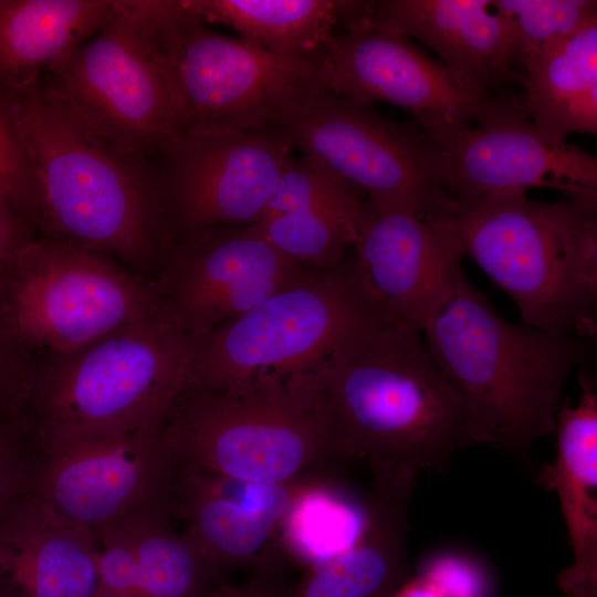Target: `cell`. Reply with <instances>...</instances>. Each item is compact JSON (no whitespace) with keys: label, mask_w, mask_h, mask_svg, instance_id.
Segmentation results:
<instances>
[{"label":"cell","mask_w":597,"mask_h":597,"mask_svg":"<svg viewBox=\"0 0 597 597\" xmlns=\"http://www.w3.org/2000/svg\"><path fill=\"white\" fill-rule=\"evenodd\" d=\"M396 324L369 291L354 254L313 272L243 315L191 336V388L261 374L296 376L364 347Z\"/></svg>","instance_id":"6"},{"label":"cell","mask_w":597,"mask_h":597,"mask_svg":"<svg viewBox=\"0 0 597 597\" xmlns=\"http://www.w3.org/2000/svg\"><path fill=\"white\" fill-rule=\"evenodd\" d=\"M415 478L374 476L352 544L312 564L284 597H391L409 577L407 505Z\"/></svg>","instance_id":"23"},{"label":"cell","mask_w":597,"mask_h":597,"mask_svg":"<svg viewBox=\"0 0 597 597\" xmlns=\"http://www.w3.org/2000/svg\"><path fill=\"white\" fill-rule=\"evenodd\" d=\"M38 444L28 446L0 430V514L31 485Z\"/></svg>","instance_id":"32"},{"label":"cell","mask_w":597,"mask_h":597,"mask_svg":"<svg viewBox=\"0 0 597 597\" xmlns=\"http://www.w3.org/2000/svg\"><path fill=\"white\" fill-rule=\"evenodd\" d=\"M491 4L512 20L521 63L528 52L597 21L593 0H491Z\"/></svg>","instance_id":"28"},{"label":"cell","mask_w":597,"mask_h":597,"mask_svg":"<svg viewBox=\"0 0 597 597\" xmlns=\"http://www.w3.org/2000/svg\"><path fill=\"white\" fill-rule=\"evenodd\" d=\"M521 65L524 106L546 144L597 134V21L528 52Z\"/></svg>","instance_id":"24"},{"label":"cell","mask_w":597,"mask_h":597,"mask_svg":"<svg viewBox=\"0 0 597 597\" xmlns=\"http://www.w3.org/2000/svg\"><path fill=\"white\" fill-rule=\"evenodd\" d=\"M202 597H280V595L272 584L260 578H253L250 584L240 587L223 583Z\"/></svg>","instance_id":"34"},{"label":"cell","mask_w":597,"mask_h":597,"mask_svg":"<svg viewBox=\"0 0 597 597\" xmlns=\"http://www.w3.org/2000/svg\"><path fill=\"white\" fill-rule=\"evenodd\" d=\"M440 148L454 201L553 188L567 198L597 199V159L567 144H546L523 98L507 95L479 123L436 119L418 125Z\"/></svg>","instance_id":"13"},{"label":"cell","mask_w":597,"mask_h":597,"mask_svg":"<svg viewBox=\"0 0 597 597\" xmlns=\"http://www.w3.org/2000/svg\"><path fill=\"white\" fill-rule=\"evenodd\" d=\"M343 458H366L373 474L442 470L488 433L431 359L421 333L399 324L312 374Z\"/></svg>","instance_id":"2"},{"label":"cell","mask_w":597,"mask_h":597,"mask_svg":"<svg viewBox=\"0 0 597 597\" xmlns=\"http://www.w3.org/2000/svg\"><path fill=\"white\" fill-rule=\"evenodd\" d=\"M293 149L353 184L371 205L425 221L455 206L440 148L412 122H397L373 104L324 92L286 128Z\"/></svg>","instance_id":"11"},{"label":"cell","mask_w":597,"mask_h":597,"mask_svg":"<svg viewBox=\"0 0 597 597\" xmlns=\"http://www.w3.org/2000/svg\"><path fill=\"white\" fill-rule=\"evenodd\" d=\"M163 430L57 436L36 442L31 489L70 521L93 532L165 505L174 464Z\"/></svg>","instance_id":"14"},{"label":"cell","mask_w":597,"mask_h":597,"mask_svg":"<svg viewBox=\"0 0 597 597\" xmlns=\"http://www.w3.org/2000/svg\"><path fill=\"white\" fill-rule=\"evenodd\" d=\"M169 516L149 507L97 535L94 597H202L223 584L221 568Z\"/></svg>","instance_id":"20"},{"label":"cell","mask_w":597,"mask_h":597,"mask_svg":"<svg viewBox=\"0 0 597 597\" xmlns=\"http://www.w3.org/2000/svg\"><path fill=\"white\" fill-rule=\"evenodd\" d=\"M95 533L31 485L0 514V590L7 597H94Z\"/></svg>","instance_id":"21"},{"label":"cell","mask_w":597,"mask_h":597,"mask_svg":"<svg viewBox=\"0 0 597 597\" xmlns=\"http://www.w3.org/2000/svg\"><path fill=\"white\" fill-rule=\"evenodd\" d=\"M160 205L172 240L256 223L293 147L285 130H186L159 147Z\"/></svg>","instance_id":"12"},{"label":"cell","mask_w":597,"mask_h":597,"mask_svg":"<svg viewBox=\"0 0 597 597\" xmlns=\"http://www.w3.org/2000/svg\"><path fill=\"white\" fill-rule=\"evenodd\" d=\"M423 334L490 444L528 461L532 444L553 432L564 383L585 358L580 337L512 324L463 273Z\"/></svg>","instance_id":"4"},{"label":"cell","mask_w":597,"mask_h":597,"mask_svg":"<svg viewBox=\"0 0 597 597\" xmlns=\"http://www.w3.org/2000/svg\"><path fill=\"white\" fill-rule=\"evenodd\" d=\"M205 23L227 25L264 50L321 53L343 28L367 17L370 1L353 0H176Z\"/></svg>","instance_id":"26"},{"label":"cell","mask_w":597,"mask_h":597,"mask_svg":"<svg viewBox=\"0 0 597 597\" xmlns=\"http://www.w3.org/2000/svg\"><path fill=\"white\" fill-rule=\"evenodd\" d=\"M114 0H0V85L35 86L107 20Z\"/></svg>","instance_id":"25"},{"label":"cell","mask_w":597,"mask_h":597,"mask_svg":"<svg viewBox=\"0 0 597 597\" xmlns=\"http://www.w3.org/2000/svg\"><path fill=\"white\" fill-rule=\"evenodd\" d=\"M576 406L561 404L554 420L556 458L536 482L557 494L573 549V563L557 584L568 597L597 596V392L579 370Z\"/></svg>","instance_id":"22"},{"label":"cell","mask_w":597,"mask_h":597,"mask_svg":"<svg viewBox=\"0 0 597 597\" xmlns=\"http://www.w3.org/2000/svg\"><path fill=\"white\" fill-rule=\"evenodd\" d=\"M174 469L255 485L294 482L343 458L312 374H261L217 389L190 388L163 431Z\"/></svg>","instance_id":"5"},{"label":"cell","mask_w":597,"mask_h":597,"mask_svg":"<svg viewBox=\"0 0 597 597\" xmlns=\"http://www.w3.org/2000/svg\"><path fill=\"white\" fill-rule=\"evenodd\" d=\"M174 75L181 132L286 130L327 91L322 52H271L185 11Z\"/></svg>","instance_id":"10"},{"label":"cell","mask_w":597,"mask_h":597,"mask_svg":"<svg viewBox=\"0 0 597 597\" xmlns=\"http://www.w3.org/2000/svg\"><path fill=\"white\" fill-rule=\"evenodd\" d=\"M391 597H438L433 589L418 575L408 577Z\"/></svg>","instance_id":"35"},{"label":"cell","mask_w":597,"mask_h":597,"mask_svg":"<svg viewBox=\"0 0 597 597\" xmlns=\"http://www.w3.org/2000/svg\"><path fill=\"white\" fill-rule=\"evenodd\" d=\"M0 597H7V596L0 590Z\"/></svg>","instance_id":"36"},{"label":"cell","mask_w":597,"mask_h":597,"mask_svg":"<svg viewBox=\"0 0 597 597\" xmlns=\"http://www.w3.org/2000/svg\"><path fill=\"white\" fill-rule=\"evenodd\" d=\"M438 597H494L495 582L488 566L461 551L434 552L423 558L417 574Z\"/></svg>","instance_id":"30"},{"label":"cell","mask_w":597,"mask_h":597,"mask_svg":"<svg viewBox=\"0 0 597 597\" xmlns=\"http://www.w3.org/2000/svg\"><path fill=\"white\" fill-rule=\"evenodd\" d=\"M191 335L160 314L51 356L28 395L36 442L84 433L163 430L191 388Z\"/></svg>","instance_id":"7"},{"label":"cell","mask_w":597,"mask_h":597,"mask_svg":"<svg viewBox=\"0 0 597 597\" xmlns=\"http://www.w3.org/2000/svg\"><path fill=\"white\" fill-rule=\"evenodd\" d=\"M359 197L366 198L362 190L321 161L305 155L298 158L292 156L258 222L277 214Z\"/></svg>","instance_id":"29"},{"label":"cell","mask_w":597,"mask_h":597,"mask_svg":"<svg viewBox=\"0 0 597 597\" xmlns=\"http://www.w3.org/2000/svg\"><path fill=\"white\" fill-rule=\"evenodd\" d=\"M13 93L0 106L32 167L48 237L134 266L167 255L172 240L145 153L51 87Z\"/></svg>","instance_id":"1"},{"label":"cell","mask_w":597,"mask_h":597,"mask_svg":"<svg viewBox=\"0 0 597 597\" xmlns=\"http://www.w3.org/2000/svg\"><path fill=\"white\" fill-rule=\"evenodd\" d=\"M175 1L114 0L103 25L53 72L52 90L125 144L146 151L182 130L174 57Z\"/></svg>","instance_id":"8"},{"label":"cell","mask_w":597,"mask_h":597,"mask_svg":"<svg viewBox=\"0 0 597 597\" xmlns=\"http://www.w3.org/2000/svg\"><path fill=\"white\" fill-rule=\"evenodd\" d=\"M440 221L513 300L526 326L596 335L597 199L496 193L455 201Z\"/></svg>","instance_id":"3"},{"label":"cell","mask_w":597,"mask_h":597,"mask_svg":"<svg viewBox=\"0 0 597 597\" xmlns=\"http://www.w3.org/2000/svg\"><path fill=\"white\" fill-rule=\"evenodd\" d=\"M9 196L0 188V274L28 239Z\"/></svg>","instance_id":"33"},{"label":"cell","mask_w":597,"mask_h":597,"mask_svg":"<svg viewBox=\"0 0 597 597\" xmlns=\"http://www.w3.org/2000/svg\"><path fill=\"white\" fill-rule=\"evenodd\" d=\"M364 19L338 31L322 51L328 92L402 107L418 125L436 119L479 123L509 95L464 86L409 38Z\"/></svg>","instance_id":"16"},{"label":"cell","mask_w":597,"mask_h":597,"mask_svg":"<svg viewBox=\"0 0 597 597\" xmlns=\"http://www.w3.org/2000/svg\"><path fill=\"white\" fill-rule=\"evenodd\" d=\"M0 188L19 209L34 212L36 182L30 161L0 106Z\"/></svg>","instance_id":"31"},{"label":"cell","mask_w":597,"mask_h":597,"mask_svg":"<svg viewBox=\"0 0 597 597\" xmlns=\"http://www.w3.org/2000/svg\"><path fill=\"white\" fill-rule=\"evenodd\" d=\"M256 224L224 226L174 242L156 281L160 315L196 336L307 276Z\"/></svg>","instance_id":"15"},{"label":"cell","mask_w":597,"mask_h":597,"mask_svg":"<svg viewBox=\"0 0 597 597\" xmlns=\"http://www.w3.org/2000/svg\"><path fill=\"white\" fill-rule=\"evenodd\" d=\"M352 248L375 300L396 324L423 333L455 293L464 252L441 221L363 205Z\"/></svg>","instance_id":"17"},{"label":"cell","mask_w":597,"mask_h":597,"mask_svg":"<svg viewBox=\"0 0 597 597\" xmlns=\"http://www.w3.org/2000/svg\"><path fill=\"white\" fill-rule=\"evenodd\" d=\"M312 484L298 480L255 485L193 469H174L167 509L216 564L249 566L254 575L276 565L270 547L298 496Z\"/></svg>","instance_id":"18"},{"label":"cell","mask_w":597,"mask_h":597,"mask_svg":"<svg viewBox=\"0 0 597 597\" xmlns=\"http://www.w3.org/2000/svg\"><path fill=\"white\" fill-rule=\"evenodd\" d=\"M0 277L9 335L51 356L160 314L156 281L111 256L51 237L22 244Z\"/></svg>","instance_id":"9"},{"label":"cell","mask_w":597,"mask_h":597,"mask_svg":"<svg viewBox=\"0 0 597 597\" xmlns=\"http://www.w3.org/2000/svg\"><path fill=\"white\" fill-rule=\"evenodd\" d=\"M365 201V197H359L326 203L254 224L287 258L313 271L328 270L347 256Z\"/></svg>","instance_id":"27"},{"label":"cell","mask_w":597,"mask_h":597,"mask_svg":"<svg viewBox=\"0 0 597 597\" xmlns=\"http://www.w3.org/2000/svg\"><path fill=\"white\" fill-rule=\"evenodd\" d=\"M492 9L491 0H380L364 21L419 40L458 82L494 95L492 88L522 75L512 20Z\"/></svg>","instance_id":"19"}]
</instances>
